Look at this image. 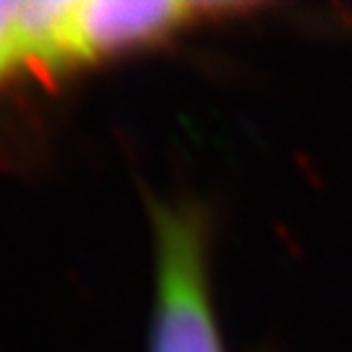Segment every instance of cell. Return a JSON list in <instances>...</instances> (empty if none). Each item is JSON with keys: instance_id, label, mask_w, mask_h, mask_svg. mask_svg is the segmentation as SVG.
Returning a JSON list of instances; mask_svg holds the SVG:
<instances>
[{"instance_id": "1", "label": "cell", "mask_w": 352, "mask_h": 352, "mask_svg": "<svg viewBox=\"0 0 352 352\" xmlns=\"http://www.w3.org/2000/svg\"><path fill=\"white\" fill-rule=\"evenodd\" d=\"M214 11L186 0H47L32 68L104 63L175 37Z\"/></svg>"}, {"instance_id": "2", "label": "cell", "mask_w": 352, "mask_h": 352, "mask_svg": "<svg viewBox=\"0 0 352 352\" xmlns=\"http://www.w3.org/2000/svg\"><path fill=\"white\" fill-rule=\"evenodd\" d=\"M149 352H227L206 258V232L188 206H154Z\"/></svg>"}, {"instance_id": "3", "label": "cell", "mask_w": 352, "mask_h": 352, "mask_svg": "<svg viewBox=\"0 0 352 352\" xmlns=\"http://www.w3.org/2000/svg\"><path fill=\"white\" fill-rule=\"evenodd\" d=\"M29 60V3L0 0V78Z\"/></svg>"}]
</instances>
